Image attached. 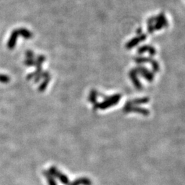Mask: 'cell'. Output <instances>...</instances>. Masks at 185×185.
Instances as JSON below:
<instances>
[{
    "instance_id": "1",
    "label": "cell",
    "mask_w": 185,
    "mask_h": 185,
    "mask_svg": "<svg viewBox=\"0 0 185 185\" xmlns=\"http://www.w3.org/2000/svg\"><path fill=\"white\" fill-rule=\"evenodd\" d=\"M49 172L50 173L54 178L56 177L57 178H59V180L61 182L62 184H64L65 185L69 184V183H69V179L67 176L65 175L64 173L60 172L56 167H51L50 168H49Z\"/></svg>"
},
{
    "instance_id": "2",
    "label": "cell",
    "mask_w": 185,
    "mask_h": 185,
    "mask_svg": "<svg viewBox=\"0 0 185 185\" xmlns=\"http://www.w3.org/2000/svg\"><path fill=\"white\" fill-rule=\"evenodd\" d=\"M91 182L88 178H78L76 180H74L73 183H69V185H91Z\"/></svg>"
},
{
    "instance_id": "3",
    "label": "cell",
    "mask_w": 185,
    "mask_h": 185,
    "mask_svg": "<svg viewBox=\"0 0 185 185\" xmlns=\"http://www.w3.org/2000/svg\"><path fill=\"white\" fill-rule=\"evenodd\" d=\"M43 175L47 179V181H48V184L49 185H57V183L56 180H55V178L53 176H52L50 173L49 172H47V171H43Z\"/></svg>"
},
{
    "instance_id": "4",
    "label": "cell",
    "mask_w": 185,
    "mask_h": 185,
    "mask_svg": "<svg viewBox=\"0 0 185 185\" xmlns=\"http://www.w3.org/2000/svg\"><path fill=\"white\" fill-rule=\"evenodd\" d=\"M9 78L7 76H1L0 75V82H9Z\"/></svg>"
}]
</instances>
